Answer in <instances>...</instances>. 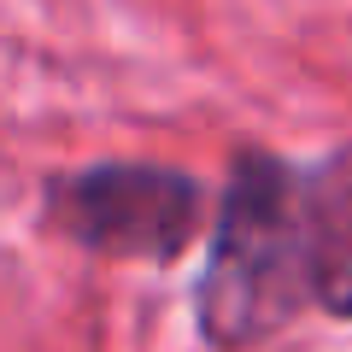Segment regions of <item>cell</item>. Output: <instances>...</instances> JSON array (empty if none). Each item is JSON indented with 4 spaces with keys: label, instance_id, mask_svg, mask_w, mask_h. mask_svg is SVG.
Masks as SVG:
<instances>
[{
    "label": "cell",
    "instance_id": "1",
    "mask_svg": "<svg viewBox=\"0 0 352 352\" xmlns=\"http://www.w3.org/2000/svg\"><path fill=\"white\" fill-rule=\"evenodd\" d=\"M305 282H311V229L300 217L294 182L276 164H247L223 200V229L200 294L212 340L270 335L300 305Z\"/></svg>",
    "mask_w": 352,
    "mask_h": 352
},
{
    "label": "cell",
    "instance_id": "2",
    "mask_svg": "<svg viewBox=\"0 0 352 352\" xmlns=\"http://www.w3.org/2000/svg\"><path fill=\"white\" fill-rule=\"evenodd\" d=\"M65 235L112 258H170L188 247L200 223V194L176 170H147V164H112L88 170L53 194Z\"/></svg>",
    "mask_w": 352,
    "mask_h": 352
}]
</instances>
